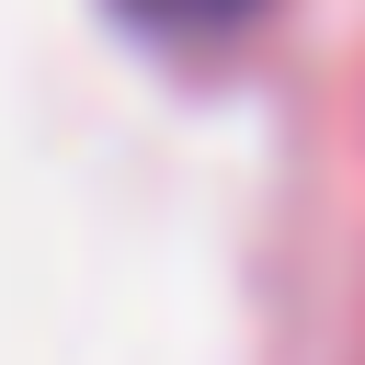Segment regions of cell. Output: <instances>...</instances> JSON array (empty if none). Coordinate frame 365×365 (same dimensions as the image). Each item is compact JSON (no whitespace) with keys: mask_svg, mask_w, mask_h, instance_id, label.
Returning a JSON list of instances; mask_svg holds the SVG:
<instances>
[{"mask_svg":"<svg viewBox=\"0 0 365 365\" xmlns=\"http://www.w3.org/2000/svg\"><path fill=\"white\" fill-rule=\"evenodd\" d=\"M137 34H171V46H205V34H240L262 0H114Z\"/></svg>","mask_w":365,"mask_h":365,"instance_id":"cell-1","label":"cell"}]
</instances>
